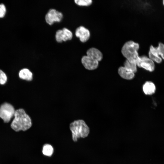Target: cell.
I'll use <instances>...</instances> for the list:
<instances>
[{"instance_id": "cell-1", "label": "cell", "mask_w": 164, "mask_h": 164, "mask_svg": "<svg viewBox=\"0 0 164 164\" xmlns=\"http://www.w3.org/2000/svg\"><path fill=\"white\" fill-rule=\"evenodd\" d=\"M14 118L11 124L12 128L15 132L26 131L32 125L31 118L22 108L15 111Z\"/></svg>"}, {"instance_id": "cell-2", "label": "cell", "mask_w": 164, "mask_h": 164, "mask_svg": "<svg viewBox=\"0 0 164 164\" xmlns=\"http://www.w3.org/2000/svg\"><path fill=\"white\" fill-rule=\"evenodd\" d=\"M139 45L132 40L126 42L122 46L121 52L123 56L130 62L137 64L139 58L138 51Z\"/></svg>"}, {"instance_id": "cell-3", "label": "cell", "mask_w": 164, "mask_h": 164, "mask_svg": "<svg viewBox=\"0 0 164 164\" xmlns=\"http://www.w3.org/2000/svg\"><path fill=\"white\" fill-rule=\"evenodd\" d=\"M70 129L72 135V138L74 142L77 141L78 139L85 138L88 135L90 129L84 120L79 119L71 123Z\"/></svg>"}, {"instance_id": "cell-4", "label": "cell", "mask_w": 164, "mask_h": 164, "mask_svg": "<svg viewBox=\"0 0 164 164\" xmlns=\"http://www.w3.org/2000/svg\"><path fill=\"white\" fill-rule=\"evenodd\" d=\"M15 110L13 107L8 103H4L0 106V118L4 122H9L14 116Z\"/></svg>"}, {"instance_id": "cell-5", "label": "cell", "mask_w": 164, "mask_h": 164, "mask_svg": "<svg viewBox=\"0 0 164 164\" xmlns=\"http://www.w3.org/2000/svg\"><path fill=\"white\" fill-rule=\"evenodd\" d=\"M63 15L62 13L53 9L49 10L45 16L46 22L50 25L55 22H60L63 19Z\"/></svg>"}, {"instance_id": "cell-6", "label": "cell", "mask_w": 164, "mask_h": 164, "mask_svg": "<svg viewBox=\"0 0 164 164\" xmlns=\"http://www.w3.org/2000/svg\"><path fill=\"white\" fill-rule=\"evenodd\" d=\"M137 65L138 67L143 68L150 72L154 71L155 68L154 62L145 56H140Z\"/></svg>"}, {"instance_id": "cell-7", "label": "cell", "mask_w": 164, "mask_h": 164, "mask_svg": "<svg viewBox=\"0 0 164 164\" xmlns=\"http://www.w3.org/2000/svg\"><path fill=\"white\" fill-rule=\"evenodd\" d=\"M73 36L72 32L70 30L66 28H64L56 31L55 39L57 42L61 43L63 41L71 40Z\"/></svg>"}, {"instance_id": "cell-8", "label": "cell", "mask_w": 164, "mask_h": 164, "mask_svg": "<svg viewBox=\"0 0 164 164\" xmlns=\"http://www.w3.org/2000/svg\"><path fill=\"white\" fill-rule=\"evenodd\" d=\"M81 62L84 67L89 70L96 69L99 65V62L93 58L87 55L83 56Z\"/></svg>"}, {"instance_id": "cell-9", "label": "cell", "mask_w": 164, "mask_h": 164, "mask_svg": "<svg viewBox=\"0 0 164 164\" xmlns=\"http://www.w3.org/2000/svg\"><path fill=\"white\" fill-rule=\"evenodd\" d=\"M75 34L76 36L78 38L80 41L82 43H85L87 41L90 37L89 30L83 26H80L76 29Z\"/></svg>"}, {"instance_id": "cell-10", "label": "cell", "mask_w": 164, "mask_h": 164, "mask_svg": "<svg viewBox=\"0 0 164 164\" xmlns=\"http://www.w3.org/2000/svg\"><path fill=\"white\" fill-rule=\"evenodd\" d=\"M149 52L155 56H159L164 60V44L159 42L158 46L156 47L151 45Z\"/></svg>"}, {"instance_id": "cell-11", "label": "cell", "mask_w": 164, "mask_h": 164, "mask_svg": "<svg viewBox=\"0 0 164 164\" xmlns=\"http://www.w3.org/2000/svg\"><path fill=\"white\" fill-rule=\"evenodd\" d=\"M86 55L89 56L99 62L103 58L102 53L98 49L95 47H91L87 50Z\"/></svg>"}, {"instance_id": "cell-12", "label": "cell", "mask_w": 164, "mask_h": 164, "mask_svg": "<svg viewBox=\"0 0 164 164\" xmlns=\"http://www.w3.org/2000/svg\"><path fill=\"white\" fill-rule=\"evenodd\" d=\"M118 73L121 77L127 80H132L135 76V73L124 66L120 67L118 68Z\"/></svg>"}, {"instance_id": "cell-13", "label": "cell", "mask_w": 164, "mask_h": 164, "mask_svg": "<svg viewBox=\"0 0 164 164\" xmlns=\"http://www.w3.org/2000/svg\"><path fill=\"white\" fill-rule=\"evenodd\" d=\"M144 93L146 95H152L154 94L156 90L155 84L151 81H147L142 86Z\"/></svg>"}, {"instance_id": "cell-14", "label": "cell", "mask_w": 164, "mask_h": 164, "mask_svg": "<svg viewBox=\"0 0 164 164\" xmlns=\"http://www.w3.org/2000/svg\"><path fill=\"white\" fill-rule=\"evenodd\" d=\"M19 76L21 79L28 81H31L33 79L32 73L27 68H23L20 70Z\"/></svg>"}, {"instance_id": "cell-15", "label": "cell", "mask_w": 164, "mask_h": 164, "mask_svg": "<svg viewBox=\"0 0 164 164\" xmlns=\"http://www.w3.org/2000/svg\"><path fill=\"white\" fill-rule=\"evenodd\" d=\"M54 149L52 146L48 144H44L43 147L42 153L46 156L50 157L53 153Z\"/></svg>"}, {"instance_id": "cell-16", "label": "cell", "mask_w": 164, "mask_h": 164, "mask_svg": "<svg viewBox=\"0 0 164 164\" xmlns=\"http://www.w3.org/2000/svg\"><path fill=\"white\" fill-rule=\"evenodd\" d=\"M124 67L134 73H136L137 70V64L130 62L126 60L124 62Z\"/></svg>"}, {"instance_id": "cell-17", "label": "cell", "mask_w": 164, "mask_h": 164, "mask_svg": "<svg viewBox=\"0 0 164 164\" xmlns=\"http://www.w3.org/2000/svg\"><path fill=\"white\" fill-rule=\"evenodd\" d=\"M74 1L77 5L83 6H90L92 3V0H75Z\"/></svg>"}, {"instance_id": "cell-18", "label": "cell", "mask_w": 164, "mask_h": 164, "mask_svg": "<svg viewBox=\"0 0 164 164\" xmlns=\"http://www.w3.org/2000/svg\"><path fill=\"white\" fill-rule=\"evenodd\" d=\"M148 57L154 62H156L158 63H160L162 61V59L159 56H155L149 52H148Z\"/></svg>"}, {"instance_id": "cell-19", "label": "cell", "mask_w": 164, "mask_h": 164, "mask_svg": "<svg viewBox=\"0 0 164 164\" xmlns=\"http://www.w3.org/2000/svg\"><path fill=\"white\" fill-rule=\"evenodd\" d=\"M7 80V77L5 73L0 70V84H4Z\"/></svg>"}, {"instance_id": "cell-20", "label": "cell", "mask_w": 164, "mask_h": 164, "mask_svg": "<svg viewBox=\"0 0 164 164\" xmlns=\"http://www.w3.org/2000/svg\"><path fill=\"white\" fill-rule=\"evenodd\" d=\"M6 12V9L5 5L3 3L0 4V18H3Z\"/></svg>"}, {"instance_id": "cell-21", "label": "cell", "mask_w": 164, "mask_h": 164, "mask_svg": "<svg viewBox=\"0 0 164 164\" xmlns=\"http://www.w3.org/2000/svg\"><path fill=\"white\" fill-rule=\"evenodd\" d=\"M162 3H163V6H164V0H163L162 1Z\"/></svg>"}]
</instances>
